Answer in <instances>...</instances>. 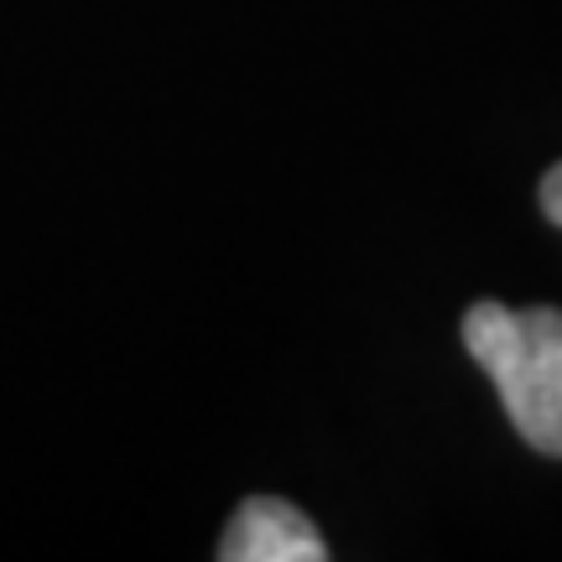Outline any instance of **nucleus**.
<instances>
[{"label":"nucleus","instance_id":"f257e3e1","mask_svg":"<svg viewBox=\"0 0 562 562\" xmlns=\"http://www.w3.org/2000/svg\"><path fill=\"white\" fill-rule=\"evenodd\" d=\"M463 349L480 360L505 417L537 453L562 459V313L474 302L463 313Z\"/></svg>","mask_w":562,"mask_h":562},{"label":"nucleus","instance_id":"f03ea898","mask_svg":"<svg viewBox=\"0 0 562 562\" xmlns=\"http://www.w3.org/2000/svg\"><path fill=\"white\" fill-rule=\"evenodd\" d=\"M224 562H323L328 547H323L318 526L302 516L297 505L277 501V495H256L235 510V521L220 542Z\"/></svg>","mask_w":562,"mask_h":562},{"label":"nucleus","instance_id":"7ed1b4c3","mask_svg":"<svg viewBox=\"0 0 562 562\" xmlns=\"http://www.w3.org/2000/svg\"><path fill=\"white\" fill-rule=\"evenodd\" d=\"M542 214L552 224H562V161L542 178Z\"/></svg>","mask_w":562,"mask_h":562}]
</instances>
